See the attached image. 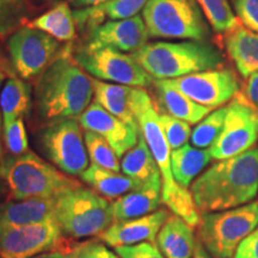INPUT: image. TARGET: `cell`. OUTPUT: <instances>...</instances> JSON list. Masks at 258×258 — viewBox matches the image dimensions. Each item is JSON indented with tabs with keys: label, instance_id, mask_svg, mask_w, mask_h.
<instances>
[{
	"label": "cell",
	"instance_id": "obj_1",
	"mask_svg": "<svg viewBox=\"0 0 258 258\" xmlns=\"http://www.w3.org/2000/svg\"><path fill=\"white\" fill-rule=\"evenodd\" d=\"M190 191L202 214L233 209L253 200L258 192V148L213 164Z\"/></svg>",
	"mask_w": 258,
	"mask_h": 258
},
{
	"label": "cell",
	"instance_id": "obj_2",
	"mask_svg": "<svg viewBox=\"0 0 258 258\" xmlns=\"http://www.w3.org/2000/svg\"><path fill=\"white\" fill-rule=\"evenodd\" d=\"M38 114L49 122L79 118L93 97V82L70 55L56 57L41 74L36 89Z\"/></svg>",
	"mask_w": 258,
	"mask_h": 258
},
{
	"label": "cell",
	"instance_id": "obj_3",
	"mask_svg": "<svg viewBox=\"0 0 258 258\" xmlns=\"http://www.w3.org/2000/svg\"><path fill=\"white\" fill-rule=\"evenodd\" d=\"M132 55L154 80L180 78L225 62L221 50L209 41L147 42Z\"/></svg>",
	"mask_w": 258,
	"mask_h": 258
},
{
	"label": "cell",
	"instance_id": "obj_4",
	"mask_svg": "<svg viewBox=\"0 0 258 258\" xmlns=\"http://www.w3.org/2000/svg\"><path fill=\"white\" fill-rule=\"evenodd\" d=\"M15 200L55 198L64 190L80 185L76 179L29 151L22 156H8L0 165Z\"/></svg>",
	"mask_w": 258,
	"mask_h": 258
},
{
	"label": "cell",
	"instance_id": "obj_5",
	"mask_svg": "<svg viewBox=\"0 0 258 258\" xmlns=\"http://www.w3.org/2000/svg\"><path fill=\"white\" fill-rule=\"evenodd\" d=\"M150 37L208 41L212 28L196 0H148L143 11Z\"/></svg>",
	"mask_w": 258,
	"mask_h": 258
},
{
	"label": "cell",
	"instance_id": "obj_6",
	"mask_svg": "<svg viewBox=\"0 0 258 258\" xmlns=\"http://www.w3.org/2000/svg\"><path fill=\"white\" fill-rule=\"evenodd\" d=\"M54 218L62 233L71 238L98 235L114 221L110 203L95 190L82 185L55 196Z\"/></svg>",
	"mask_w": 258,
	"mask_h": 258
},
{
	"label": "cell",
	"instance_id": "obj_7",
	"mask_svg": "<svg viewBox=\"0 0 258 258\" xmlns=\"http://www.w3.org/2000/svg\"><path fill=\"white\" fill-rule=\"evenodd\" d=\"M257 226L258 202L230 211L206 213L199 224V240L213 257L231 258Z\"/></svg>",
	"mask_w": 258,
	"mask_h": 258
},
{
	"label": "cell",
	"instance_id": "obj_8",
	"mask_svg": "<svg viewBox=\"0 0 258 258\" xmlns=\"http://www.w3.org/2000/svg\"><path fill=\"white\" fill-rule=\"evenodd\" d=\"M74 61L86 73L103 82L146 88L154 80L133 55L111 47H93L86 43L74 54Z\"/></svg>",
	"mask_w": 258,
	"mask_h": 258
},
{
	"label": "cell",
	"instance_id": "obj_9",
	"mask_svg": "<svg viewBox=\"0 0 258 258\" xmlns=\"http://www.w3.org/2000/svg\"><path fill=\"white\" fill-rule=\"evenodd\" d=\"M79 118L49 122L38 133L46 157L69 176H80L89 167V154Z\"/></svg>",
	"mask_w": 258,
	"mask_h": 258
},
{
	"label": "cell",
	"instance_id": "obj_10",
	"mask_svg": "<svg viewBox=\"0 0 258 258\" xmlns=\"http://www.w3.org/2000/svg\"><path fill=\"white\" fill-rule=\"evenodd\" d=\"M60 42L46 32L23 25L8 38L12 66L19 78H37L55 60Z\"/></svg>",
	"mask_w": 258,
	"mask_h": 258
},
{
	"label": "cell",
	"instance_id": "obj_11",
	"mask_svg": "<svg viewBox=\"0 0 258 258\" xmlns=\"http://www.w3.org/2000/svg\"><path fill=\"white\" fill-rule=\"evenodd\" d=\"M258 139V111L235 95L227 106L221 133L209 147L213 159L224 160L244 153Z\"/></svg>",
	"mask_w": 258,
	"mask_h": 258
},
{
	"label": "cell",
	"instance_id": "obj_12",
	"mask_svg": "<svg viewBox=\"0 0 258 258\" xmlns=\"http://www.w3.org/2000/svg\"><path fill=\"white\" fill-rule=\"evenodd\" d=\"M62 234L55 218L18 227H0V258H30L60 251Z\"/></svg>",
	"mask_w": 258,
	"mask_h": 258
},
{
	"label": "cell",
	"instance_id": "obj_13",
	"mask_svg": "<svg viewBox=\"0 0 258 258\" xmlns=\"http://www.w3.org/2000/svg\"><path fill=\"white\" fill-rule=\"evenodd\" d=\"M172 85L194 102L214 110L233 99L239 92V79L233 70L219 67L176 79Z\"/></svg>",
	"mask_w": 258,
	"mask_h": 258
},
{
	"label": "cell",
	"instance_id": "obj_14",
	"mask_svg": "<svg viewBox=\"0 0 258 258\" xmlns=\"http://www.w3.org/2000/svg\"><path fill=\"white\" fill-rule=\"evenodd\" d=\"M79 122L85 131L93 132L104 138L118 158L132 150L140 138L139 127L120 120L96 102L90 104L79 116Z\"/></svg>",
	"mask_w": 258,
	"mask_h": 258
},
{
	"label": "cell",
	"instance_id": "obj_15",
	"mask_svg": "<svg viewBox=\"0 0 258 258\" xmlns=\"http://www.w3.org/2000/svg\"><path fill=\"white\" fill-rule=\"evenodd\" d=\"M88 44L93 47H111L123 53H135L147 43L146 24L141 16L117 21H105L90 30Z\"/></svg>",
	"mask_w": 258,
	"mask_h": 258
},
{
	"label": "cell",
	"instance_id": "obj_16",
	"mask_svg": "<svg viewBox=\"0 0 258 258\" xmlns=\"http://www.w3.org/2000/svg\"><path fill=\"white\" fill-rule=\"evenodd\" d=\"M169 217V212L159 209L140 218L114 221L97 237L112 247L128 246L144 241L153 243Z\"/></svg>",
	"mask_w": 258,
	"mask_h": 258
},
{
	"label": "cell",
	"instance_id": "obj_17",
	"mask_svg": "<svg viewBox=\"0 0 258 258\" xmlns=\"http://www.w3.org/2000/svg\"><path fill=\"white\" fill-rule=\"evenodd\" d=\"M92 82L93 97L97 104L120 120L139 127L135 111L146 90L98 79H92Z\"/></svg>",
	"mask_w": 258,
	"mask_h": 258
},
{
	"label": "cell",
	"instance_id": "obj_18",
	"mask_svg": "<svg viewBox=\"0 0 258 258\" xmlns=\"http://www.w3.org/2000/svg\"><path fill=\"white\" fill-rule=\"evenodd\" d=\"M224 46L228 57L241 78L258 72V34L238 23L224 34Z\"/></svg>",
	"mask_w": 258,
	"mask_h": 258
},
{
	"label": "cell",
	"instance_id": "obj_19",
	"mask_svg": "<svg viewBox=\"0 0 258 258\" xmlns=\"http://www.w3.org/2000/svg\"><path fill=\"white\" fill-rule=\"evenodd\" d=\"M55 198L27 199L0 205V227H18L54 218Z\"/></svg>",
	"mask_w": 258,
	"mask_h": 258
},
{
	"label": "cell",
	"instance_id": "obj_20",
	"mask_svg": "<svg viewBox=\"0 0 258 258\" xmlns=\"http://www.w3.org/2000/svg\"><path fill=\"white\" fill-rule=\"evenodd\" d=\"M153 85L156 88L158 102L165 114L188 122L189 124L199 123L213 111V109L194 102L180 92L169 79L153 80Z\"/></svg>",
	"mask_w": 258,
	"mask_h": 258
},
{
	"label": "cell",
	"instance_id": "obj_21",
	"mask_svg": "<svg viewBox=\"0 0 258 258\" xmlns=\"http://www.w3.org/2000/svg\"><path fill=\"white\" fill-rule=\"evenodd\" d=\"M161 190L163 182H157L117 198L111 203L114 221L129 220L153 213L163 201Z\"/></svg>",
	"mask_w": 258,
	"mask_h": 258
},
{
	"label": "cell",
	"instance_id": "obj_22",
	"mask_svg": "<svg viewBox=\"0 0 258 258\" xmlns=\"http://www.w3.org/2000/svg\"><path fill=\"white\" fill-rule=\"evenodd\" d=\"M148 0H110L104 4L88 9H79L74 12L77 28L91 30L97 25L108 21L127 19L138 16L143 11Z\"/></svg>",
	"mask_w": 258,
	"mask_h": 258
},
{
	"label": "cell",
	"instance_id": "obj_23",
	"mask_svg": "<svg viewBox=\"0 0 258 258\" xmlns=\"http://www.w3.org/2000/svg\"><path fill=\"white\" fill-rule=\"evenodd\" d=\"M157 244L165 258H191L196 245L192 227L177 215H170L157 235Z\"/></svg>",
	"mask_w": 258,
	"mask_h": 258
},
{
	"label": "cell",
	"instance_id": "obj_24",
	"mask_svg": "<svg viewBox=\"0 0 258 258\" xmlns=\"http://www.w3.org/2000/svg\"><path fill=\"white\" fill-rule=\"evenodd\" d=\"M121 169L123 175L137 184L138 189L163 182L159 166L141 134L138 144L122 158Z\"/></svg>",
	"mask_w": 258,
	"mask_h": 258
},
{
	"label": "cell",
	"instance_id": "obj_25",
	"mask_svg": "<svg viewBox=\"0 0 258 258\" xmlns=\"http://www.w3.org/2000/svg\"><path fill=\"white\" fill-rule=\"evenodd\" d=\"M25 25L46 32L59 42L73 41L77 36L74 12L66 2L59 3L43 15L28 21Z\"/></svg>",
	"mask_w": 258,
	"mask_h": 258
},
{
	"label": "cell",
	"instance_id": "obj_26",
	"mask_svg": "<svg viewBox=\"0 0 258 258\" xmlns=\"http://www.w3.org/2000/svg\"><path fill=\"white\" fill-rule=\"evenodd\" d=\"M212 159L209 148H196L188 144L171 151V170L177 184L188 189Z\"/></svg>",
	"mask_w": 258,
	"mask_h": 258
},
{
	"label": "cell",
	"instance_id": "obj_27",
	"mask_svg": "<svg viewBox=\"0 0 258 258\" xmlns=\"http://www.w3.org/2000/svg\"><path fill=\"white\" fill-rule=\"evenodd\" d=\"M84 182L91 185L99 195L108 199H117L124 194L137 190L138 186L129 177L120 172L106 170L96 164H91L80 175Z\"/></svg>",
	"mask_w": 258,
	"mask_h": 258
},
{
	"label": "cell",
	"instance_id": "obj_28",
	"mask_svg": "<svg viewBox=\"0 0 258 258\" xmlns=\"http://www.w3.org/2000/svg\"><path fill=\"white\" fill-rule=\"evenodd\" d=\"M31 109V86L19 77H10L0 91L3 123L23 117Z\"/></svg>",
	"mask_w": 258,
	"mask_h": 258
},
{
	"label": "cell",
	"instance_id": "obj_29",
	"mask_svg": "<svg viewBox=\"0 0 258 258\" xmlns=\"http://www.w3.org/2000/svg\"><path fill=\"white\" fill-rule=\"evenodd\" d=\"M212 30L224 35L239 23L228 0H196Z\"/></svg>",
	"mask_w": 258,
	"mask_h": 258
},
{
	"label": "cell",
	"instance_id": "obj_30",
	"mask_svg": "<svg viewBox=\"0 0 258 258\" xmlns=\"http://www.w3.org/2000/svg\"><path fill=\"white\" fill-rule=\"evenodd\" d=\"M226 112H227V106L218 108L217 110L206 116L201 122H199L190 137L194 147L208 148L214 144L224 127Z\"/></svg>",
	"mask_w": 258,
	"mask_h": 258
},
{
	"label": "cell",
	"instance_id": "obj_31",
	"mask_svg": "<svg viewBox=\"0 0 258 258\" xmlns=\"http://www.w3.org/2000/svg\"><path fill=\"white\" fill-rule=\"evenodd\" d=\"M84 140H85L86 150H88L89 158L92 160V164L104 167L106 170L120 172L121 166L118 156L110 145L106 143L104 138L93 132L85 131Z\"/></svg>",
	"mask_w": 258,
	"mask_h": 258
},
{
	"label": "cell",
	"instance_id": "obj_32",
	"mask_svg": "<svg viewBox=\"0 0 258 258\" xmlns=\"http://www.w3.org/2000/svg\"><path fill=\"white\" fill-rule=\"evenodd\" d=\"M28 0H0V37H9L27 23Z\"/></svg>",
	"mask_w": 258,
	"mask_h": 258
},
{
	"label": "cell",
	"instance_id": "obj_33",
	"mask_svg": "<svg viewBox=\"0 0 258 258\" xmlns=\"http://www.w3.org/2000/svg\"><path fill=\"white\" fill-rule=\"evenodd\" d=\"M3 141L10 156H22L29 152V141L23 117L3 123Z\"/></svg>",
	"mask_w": 258,
	"mask_h": 258
},
{
	"label": "cell",
	"instance_id": "obj_34",
	"mask_svg": "<svg viewBox=\"0 0 258 258\" xmlns=\"http://www.w3.org/2000/svg\"><path fill=\"white\" fill-rule=\"evenodd\" d=\"M160 123L171 150L184 146L191 137V128L188 122L179 120L167 114H160Z\"/></svg>",
	"mask_w": 258,
	"mask_h": 258
},
{
	"label": "cell",
	"instance_id": "obj_35",
	"mask_svg": "<svg viewBox=\"0 0 258 258\" xmlns=\"http://www.w3.org/2000/svg\"><path fill=\"white\" fill-rule=\"evenodd\" d=\"M232 3L240 23L258 34V0H232Z\"/></svg>",
	"mask_w": 258,
	"mask_h": 258
},
{
	"label": "cell",
	"instance_id": "obj_36",
	"mask_svg": "<svg viewBox=\"0 0 258 258\" xmlns=\"http://www.w3.org/2000/svg\"><path fill=\"white\" fill-rule=\"evenodd\" d=\"M116 253L121 258H165L160 250L151 241L115 247Z\"/></svg>",
	"mask_w": 258,
	"mask_h": 258
},
{
	"label": "cell",
	"instance_id": "obj_37",
	"mask_svg": "<svg viewBox=\"0 0 258 258\" xmlns=\"http://www.w3.org/2000/svg\"><path fill=\"white\" fill-rule=\"evenodd\" d=\"M237 96H239L245 103L258 111V72L251 74L245 79Z\"/></svg>",
	"mask_w": 258,
	"mask_h": 258
},
{
	"label": "cell",
	"instance_id": "obj_38",
	"mask_svg": "<svg viewBox=\"0 0 258 258\" xmlns=\"http://www.w3.org/2000/svg\"><path fill=\"white\" fill-rule=\"evenodd\" d=\"M78 245L82 252L89 258H121L117 253L109 250L104 244L97 240H88Z\"/></svg>",
	"mask_w": 258,
	"mask_h": 258
},
{
	"label": "cell",
	"instance_id": "obj_39",
	"mask_svg": "<svg viewBox=\"0 0 258 258\" xmlns=\"http://www.w3.org/2000/svg\"><path fill=\"white\" fill-rule=\"evenodd\" d=\"M234 258H258V226L252 233L241 241L234 252Z\"/></svg>",
	"mask_w": 258,
	"mask_h": 258
},
{
	"label": "cell",
	"instance_id": "obj_40",
	"mask_svg": "<svg viewBox=\"0 0 258 258\" xmlns=\"http://www.w3.org/2000/svg\"><path fill=\"white\" fill-rule=\"evenodd\" d=\"M110 2V0H71V5L76 10L79 9H88L93 6L104 4V3Z\"/></svg>",
	"mask_w": 258,
	"mask_h": 258
},
{
	"label": "cell",
	"instance_id": "obj_41",
	"mask_svg": "<svg viewBox=\"0 0 258 258\" xmlns=\"http://www.w3.org/2000/svg\"><path fill=\"white\" fill-rule=\"evenodd\" d=\"M61 252H62V257L61 258H89L82 252L78 244L72 245L70 247H63Z\"/></svg>",
	"mask_w": 258,
	"mask_h": 258
},
{
	"label": "cell",
	"instance_id": "obj_42",
	"mask_svg": "<svg viewBox=\"0 0 258 258\" xmlns=\"http://www.w3.org/2000/svg\"><path fill=\"white\" fill-rule=\"evenodd\" d=\"M192 258H212L209 256L207 250L205 249V246L201 244V241H196L195 245V251H194Z\"/></svg>",
	"mask_w": 258,
	"mask_h": 258
},
{
	"label": "cell",
	"instance_id": "obj_43",
	"mask_svg": "<svg viewBox=\"0 0 258 258\" xmlns=\"http://www.w3.org/2000/svg\"><path fill=\"white\" fill-rule=\"evenodd\" d=\"M62 257V252L61 251H49V252H43L36 256L30 258H61Z\"/></svg>",
	"mask_w": 258,
	"mask_h": 258
},
{
	"label": "cell",
	"instance_id": "obj_44",
	"mask_svg": "<svg viewBox=\"0 0 258 258\" xmlns=\"http://www.w3.org/2000/svg\"><path fill=\"white\" fill-rule=\"evenodd\" d=\"M4 148H3V116L2 111H0V165L4 161Z\"/></svg>",
	"mask_w": 258,
	"mask_h": 258
},
{
	"label": "cell",
	"instance_id": "obj_45",
	"mask_svg": "<svg viewBox=\"0 0 258 258\" xmlns=\"http://www.w3.org/2000/svg\"><path fill=\"white\" fill-rule=\"evenodd\" d=\"M6 78H8V74H6L5 70L3 69V66H0V89H2L3 83L5 82Z\"/></svg>",
	"mask_w": 258,
	"mask_h": 258
},
{
	"label": "cell",
	"instance_id": "obj_46",
	"mask_svg": "<svg viewBox=\"0 0 258 258\" xmlns=\"http://www.w3.org/2000/svg\"><path fill=\"white\" fill-rule=\"evenodd\" d=\"M69 2H71V0H69Z\"/></svg>",
	"mask_w": 258,
	"mask_h": 258
}]
</instances>
